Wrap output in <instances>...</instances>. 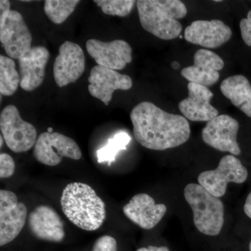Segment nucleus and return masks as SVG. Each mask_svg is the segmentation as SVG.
Returning <instances> with one entry per match:
<instances>
[{"label":"nucleus","mask_w":251,"mask_h":251,"mask_svg":"<svg viewBox=\"0 0 251 251\" xmlns=\"http://www.w3.org/2000/svg\"><path fill=\"white\" fill-rule=\"evenodd\" d=\"M135 139L144 148L163 151L179 147L191 135L188 120L168 113L151 102L144 101L130 112Z\"/></svg>","instance_id":"obj_1"},{"label":"nucleus","mask_w":251,"mask_h":251,"mask_svg":"<svg viewBox=\"0 0 251 251\" xmlns=\"http://www.w3.org/2000/svg\"><path fill=\"white\" fill-rule=\"evenodd\" d=\"M60 203L67 219L84 230H97L106 217L105 203L84 183L68 184L63 190Z\"/></svg>","instance_id":"obj_2"},{"label":"nucleus","mask_w":251,"mask_h":251,"mask_svg":"<svg viewBox=\"0 0 251 251\" xmlns=\"http://www.w3.org/2000/svg\"><path fill=\"white\" fill-rule=\"evenodd\" d=\"M142 27L157 38L172 40L182 31L177 21L187 14V9L179 0H139L136 1Z\"/></svg>","instance_id":"obj_3"},{"label":"nucleus","mask_w":251,"mask_h":251,"mask_svg":"<svg viewBox=\"0 0 251 251\" xmlns=\"http://www.w3.org/2000/svg\"><path fill=\"white\" fill-rule=\"evenodd\" d=\"M184 198L193 213V222L201 233L217 236L224 224L225 207L219 198L211 194L201 185L189 184L184 191Z\"/></svg>","instance_id":"obj_4"},{"label":"nucleus","mask_w":251,"mask_h":251,"mask_svg":"<svg viewBox=\"0 0 251 251\" xmlns=\"http://www.w3.org/2000/svg\"><path fill=\"white\" fill-rule=\"evenodd\" d=\"M0 129L8 148L15 153L29 151L37 140L35 127L21 118L14 105H7L1 111Z\"/></svg>","instance_id":"obj_5"},{"label":"nucleus","mask_w":251,"mask_h":251,"mask_svg":"<svg viewBox=\"0 0 251 251\" xmlns=\"http://www.w3.org/2000/svg\"><path fill=\"white\" fill-rule=\"evenodd\" d=\"M248 176L247 169L240 160L233 155H226L221 158L216 169L203 172L198 180L206 191L220 198L226 194L229 182L242 184Z\"/></svg>","instance_id":"obj_6"},{"label":"nucleus","mask_w":251,"mask_h":251,"mask_svg":"<svg viewBox=\"0 0 251 251\" xmlns=\"http://www.w3.org/2000/svg\"><path fill=\"white\" fill-rule=\"evenodd\" d=\"M33 154L39 163L56 166L62 162L63 157L80 159L82 151L72 138L56 132H44L38 137Z\"/></svg>","instance_id":"obj_7"},{"label":"nucleus","mask_w":251,"mask_h":251,"mask_svg":"<svg viewBox=\"0 0 251 251\" xmlns=\"http://www.w3.org/2000/svg\"><path fill=\"white\" fill-rule=\"evenodd\" d=\"M239 122L227 115H219L206 123L202 129L203 141L219 151L238 156L241 149L237 143Z\"/></svg>","instance_id":"obj_8"},{"label":"nucleus","mask_w":251,"mask_h":251,"mask_svg":"<svg viewBox=\"0 0 251 251\" xmlns=\"http://www.w3.org/2000/svg\"><path fill=\"white\" fill-rule=\"evenodd\" d=\"M27 207L18 202L11 191H0V246L14 241L22 231L27 219Z\"/></svg>","instance_id":"obj_9"},{"label":"nucleus","mask_w":251,"mask_h":251,"mask_svg":"<svg viewBox=\"0 0 251 251\" xmlns=\"http://www.w3.org/2000/svg\"><path fill=\"white\" fill-rule=\"evenodd\" d=\"M32 36L22 15L10 11L4 24L0 25V41L11 59H19L31 49Z\"/></svg>","instance_id":"obj_10"},{"label":"nucleus","mask_w":251,"mask_h":251,"mask_svg":"<svg viewBox=\"0 0 251 251\" xmlns=\"http://www.w3.org/2000/svg\"><path fill=\"white\" fill-rule=\"evenodd\" d=\"M85 70V57L78 44L65 41L59 49V54L54 59L53 75L59 87L74 83Z\"/></svg>","instance_id":"obj_11"},{"label":"nucleus","mask_w":251,"mask_h":251,"mask_svg":"<svg viewBox=\"0 0 251 251\" xmlns=\"http://www.w3.org/2000/svg\"><path fill=\"white\" fill-rule=\"evenodd\" d=\"M88 80V91L91 95L101 100L105 105H109L115 90H128L133 86L128 75L99 65L91 69Z\"/></svg>","instance_id":"obj_12"},{"label":"nucleus","mask_w":251,"mask_h":251,"mask_svg":"<svg viewBox=\"0 0 251 251\" xmlns=\"http://www.w3.org/2000/svg\"><path fill=\"white\" fill-rule=\"evenodd\" d=\"M86 49L98 65L112 70H122L132 61L131 47L125 41L103 42L89 39Z\"/></svg>","instance_id":"obj_13"},{"label":"nucleus","mask_w":251,"mask_h":251,"mask_svg":"<svg viewBox=\"0 0 251 251\" xmlns=\"http://www.w3.org/2000/svg\"><path fill=\"white\" fill-rule=\"evenodd\" d=\"M193 65L184 68L181 74L189 82L210 87L219 80L220 71L224 67L222 58L212 51L199 49L194 54Z\"/></svg>","instance_id":"obj_14"},{"label":"nucleus","mask_w":251,"mask_h":251,"mask_svg":"<svg viewBox=\"0 0 251 251\" xmlns=\"http://www.w3.org/2000/svg\"><path fill=\"white\" fill-rule=\"evenodd\" d=\"M230 27L220 20L193 21L184 31L188 42L206 49H217L230 39Z\"/></svg>","instance_id":"obj_15"},{"label":"nucleus","mask_w":251,"mask_h":251,"mask_svg":"<svg viewBox=\"0 0 251 251\" xmlns=\"http://www.w3.org/2000/svg\"><path fill=\"white\" fill-rule=\"evenodd\" d=\"M188 96L179 104L185 118L193 122H209L219 116L217 109L211 104L214 94L207 87L189 82Z\"/></svg>","instance_id":"obj_16"},{"label":"nucleus","mask_w":251,"mask_h":251,"mask_svg":"<svg viewBox=\"0 0 251 251\" xmlns=\"http://www.w3.org/2000/svg\"><path fill=\"white\" fill-rule=\"evenodd\" d=\"M124 214L141 228L152 229L165 216L167 207L156 204L153 198L145 193L135 195L123 208Z\"/></svg>","instance_id":"obj_17"},{"label":"nucleus","mask_w":251,"mask_h":251,"mask_svg":"<svg viewBox=\"0 0 251 251\" xmlns=\"http://www.w3.org/2000/svg\"><path fill=\"white\" fill-rule=\"evenodd\" d=\"M28 224L31 234L41 240L61 242L65 237L64 223L54 209L40 205L29 214Z\"/></svg>","instance_id":"obj_18"},{"label":"nucleus","mask_w":251,"mask_h":251,"mask_svg":"<svg viewBox=\"0 0 251 251\" xmlns=\"http://www.w3.org/2000/svg\"><path fill=\"white\" fill-rule=\"evenodd\" d=\"M49 58V51L45 47L34 46L18 59L20 86L23 90L31 92L42 84Z\"/></svg>","instance_id":"obj_19"},{"label":"nucleus","mask_w":251,"mask_h":251,"mask_svg":"<svg viewBox=\"0 0 251 251\" xmlns=\"http://www.w3.org/2000/svg\"><path fill=\"white\" fill-rule=\"evenodd\" d=\"M221 91L234 106L251 118V85L242 75L227 77L221 85Z\"/></svg>","instance_id":"obj_20"},{"label":"nucleus","mask_w":251,"mask_h":251,"mask_svg":"<svg viewBox=\"0 0 251 251\" xmlns=\"http://www.w3.org/2000/svg\"><path fill=\"white\" fill-rule=\"evenodd\" d=\"M21 83L19 73L16 69L14 59L0 55V92L10 97L17 91Z\"/></svg>","instance_id":"obj_21"},{"label":"nucleus","mask_w":251,"mask_h":251,"mask_svg":"<svg viewBox=\"0 0 251 251\" xmlns=\"http://www.w3.org/2000/svg\"><path fill=\"white\" fill-rule=\"evenodd\" d=\"M131 138L126 132L120 131L108 140L106 145L97 151V161L102 163L107 162L109 166L115 161L118 153L122 150H126Z\"/></svg>","instance_id":"obj_22"},{"label":"nucleus","mask_w":251,"mask_h":251,"mask_svg":"<svg viewBox=\"0 0 251 251\" xmlns=\"http://www.w3.org/2000/svg\"><path fill=\"white\" fill-rule=\"evenodd\" d=\"M80 2L78 0H46L44 1V11L54 24H62Z\"/></svg>","instance_id":"obj_23"},{"label":"nucleus","mask_w":251,"mask_h":251,"mask_svg":"<svg viewBox=\"0 0 251 251\" xmlns=\"http://www.w3.org/2000/svg\"><path fill=\"white\" fill-rule=\"evenodd\" d=\"M94 1L101 8L104 14L120 17L129 15L136 3L133 0H94Z\"/></svg>","instance_id":"obj_24"},{"label":"nucleus","mask_w":251,"mask_h":251,"mask_svg":"<svg viewBox=\"0 0 251 251\" xmlns=\"http://www.w3.org/2000/svg\"><path fill=\"white\" fill-rule=\"evenodd\" d=\"M14 160L12 157L6 153L0 154V177L1 179L11 177L15 173Z\"/></svg>","instance_id":"obj_25"},{"label":"nucleus","mask_w":251,"mask_h":251,"mask_svg":"<svg viewBox=\"0 0 251 251\" xmlns=\"http://www.w3.org/2000/svg\"><path fill=\"white\" fill-rule=\"evenodd\" d=\"M116 239L111 236L104 235L99 237L94 243L92 251H117Z\"/></svg>","instance_id":"obj_26"},{"label":"nucleus","mask_w":251,"mask_h":251,"mask_svg":"<svg viewBox=\"0 0 251 251\" xmlns=\"http://www.w3.org/2000/svg\"><path fill=\"white\" fill-rule=\"evenodd\" d=\"M242 37L247 46H251V10L249 11L247 18H243L240 22Z\"/></svg>","instance_id":"obj_27"},{"label":"nucleus","mask_w":251,"mask_h":251,"mask_svg":"<svg viewBox=\"0 0 251 251\" xmlns=\"http://www.w3.org/2000/svg\"><path fill=\"white\" fill-rule=\"evenodd\" d=\"M11 11L10 1L8 0H1L0 1V25L4 24Z\"/></svg>","instance_id":"obj_28"},{"label":"nucleus","mask_w":251,"mask_h":251,"mask_svg":"<svg viewBox=\"0 0 251 251\" xmlns=\"http://www.w3.org/2000/svg\"><path fill=\"white\" fill-rule=\"evenodd\" d=\"M244 210L248 217L251 219V192L248 196L245 204H244Z\"/></svg>","instance_id":"obj_29"},{"label":"nucleus","mask_w":251,"mask_h":251,"mask_svg":"<svg viewBox=\"0 0 251 251\" xmlns=\"http://www.w3.org/2000/svg\"><path fill=\"white\" fill-rule=\"evenodd\" d=\"M136 251H170L169 249L166 247H157L149 246L148 248H140Z\"/></svg>","instance_id":"obj_30"},{"label":"nucleus","mask_w":251,"mask_h":251,"mask_svg":"<svg viewBox=\"0 0 251 251\" xmlns=\"http://www.w3.org/2000/svg\"><path fill=\"white\" fill-rule=\"evenodd\" d=\"M172 68L175 70H177L178 69H179L180 64L179 63L175 61V62H173L171 64Z\"/></svg>","instance_id":"obj_31"},{"label":"nucleus","mask_w":251,"mask_h":251,"mask_svg":"<svg viewBox=\"0 0 251 251\" xmlns=\"http://www.w3.org/2000/svg\"><path fill=\"white\" fill-rule=\"evenodd\" d=\"M3 136H0V147H1V148H2V145H3V144H4V140H3Z\"/></svg>","instance_id":"obj_32"},{"label":"nucleus","mask_w":251,"mask_h":251,"mask_svg":"<svg viewBox=\"0 0 251 251\" xmlns=\"http://www.w3.org/2000/svg\"><path fill=\"white\" fill-rule=\"evenodd\" d=\"M48 132L49 133H53V129L52 128H48Z\"/></svg>","instance_id":"obj_33"},{"label":"nucleus","mask_w":251,"mask_h":251,"mask_svg":"<svg viewBox=\"0 0 251 251\" xmlns=\"http://www.w3.org/2000/svg\"><path fill=\"white\" fill-rule=\"evenodd\" d=\"M249 251H251V241L250 242V244H249Z\"/></svg>","instance_id":"obj_34"},{"label":"nucleus","mask_w":251,"mask_h":251,"mask_svg":"<svg viewBox=\"0 0 251 251\" xmlns=\"http://www.w3.org/2000/svg\"><path fill=\"white\" fill-rule=\"evenodd\" d=\"M214 1H216V2H221L222 1H221V0H215Z\"/></svg>","instance_id":"obj_35"}]
</instances>
